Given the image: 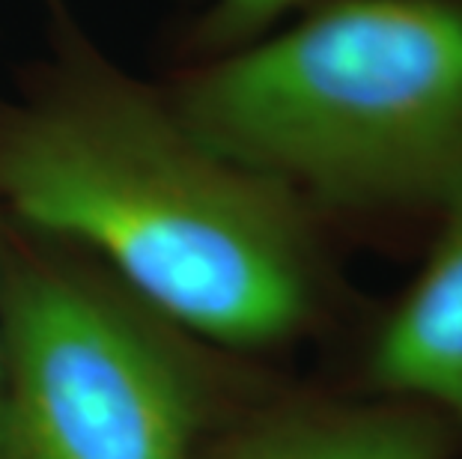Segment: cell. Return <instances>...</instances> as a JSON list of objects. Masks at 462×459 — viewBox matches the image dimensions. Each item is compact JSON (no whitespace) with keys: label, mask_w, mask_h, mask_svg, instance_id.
Here are the masks:
<instances>
[{"label":"cell","mask_w":462,"mask_h":459,"mask_svg":"<svg viewBox=\"0 0 462 459\" xmlns=\"http://www.w3.org/2000/svg\"><path fill=\"white\" fill-rule=\"evenodd\" d=\"M0 87V215L78 248L152 314L236 355L313 340L340 305L331 224L206 143L75 0H31Z\"/></svg>","instance_id":"obj_1"},{"label":"cell","mask_w":462,"mask_h":459,"mask_svg":"<svg viewBox=\"0 0 462 459\" xmlns=\"http://www.w3.org/2000/svg\"><path fill=\"white\" fill-rule=\"evenodd\" d=\"M206 143L337 221H432L462 200V0H310L159 75Z\"/></svg>","instance_id":"obj_2"},{"label":"cell","mask_w":462,"mask_h":459,"mask_svg":"<svg viewBox=\"0 0 462 459\" xmlns=\"http://www.w3.org/2000/svg\"><path fill=\"white\" fill-rule=\"evenodd\" d=\"M78 248L0 215V459H198L269 382L218 376Z\"/></svg>","instance_id":"obj_3"},{"label":"cell","mask_w":462,"mask_h":459,"mask_svg":"<svg viewBox=\"0 0 462 459\" xmlns=\"http://www.w3.org/2000/svg\"><path fill=\"white\" fill-rule=\"evenodd\" d=\"M198 459H462V447L445 418L411 399L269 385Z\"/></svg>","instance_id":"obj_4"},{"label":"cell","mask_w":462,"mask_h":459,"mask_svg":"<svg viewBox=\"0 0 462 459\" xmlns=\"http://www.w3.org/2000/svg\"><path fill=\"white\" fill-rule=\"evenodd\" d=\"M361 385L367 394L427 406L462 447V200L432 224L418 271L379 317Z\"/></svg>","instance_id":"obj_5"},{"label":"cell","mask_w":462,"mask_h":459,"mask_svg":"<svg viewBox=\"0 0 462 459\" xmlns=\"http://www.w3.org/2000/svg\"><path fill=\"white\" fill-rule=\"evenodd\" d=\"M308 4L310 0H203L167 36L164 66L236 51Z\"/></svg>","instance_id":"obj_6"},{"label":"cell","mask_w":462,"mask_h":459,"mask_svg":"<svg viewBox=\"0 0 462 459\" xmlns=\"http://www.w3.org/2000/svg\"><path fill=\"white\" fill-rule=\"evenodd\" d=\"M0 406H4V337H0Z\"/></svg>","instance_id":"obj_7"}]
</instances>
